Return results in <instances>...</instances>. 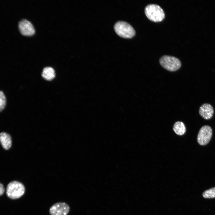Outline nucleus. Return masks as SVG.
I'll use <instances>...</instances> for the list:
<instances>
[{"label": "nucleus", "mask_w": 215, "mask_h": 215, "mask_svg": "<svg viewBox=\"0 0 215 215\" xmlns=\"http://www.w3.org/2000/svg\"><path fill=\"white\" fill-rule=\"evenodd\" d=\"M25 188L21 182L13 181L10 182L7 185L6 189V194L9 198L12 199L19 198L24 194Z\"/></svg>", "instance_id": "f257e3e1"}, {"label": "nucleus", "mask_w": 215, "mask_h": 215, "mask_svg": "<svg viewBox=\"0 0 215 215\" xmlns=\"http://www.w3.org/2000/svg\"><path fill=\"white\" fill-rule=\"evenodd\" d=\"M145 14L148 18L154 22L162 21L165 17V13L162 8L158 5L150 4L145 9Z\"/></svg>", "instance_id": "f03ea898"}, {"label": "nucleus", "mask_w": 215, "mask_h": 215, "mask_svg": "<svg viewBox=\"0 0 215 215\" xmlns=\"http://www.w3.org/2000/svg\"><path fill=\"white\" fill-rule=\"evenodd\" d=\"M114 27L116 33L123 38H131L135 34L133 28L130 24L125 21L117 22L115 24Z\"/></svg>", "instance_id": "7ed1b4c3"}, {"label": "nucleus", "mask_w": 215, "mask_h": 215, "mask_svg": "<svg viewBox=\"0 0 215 215\" xmlns=\"http://www.w3.org/2000/svg\"><path fill=\"white\" fill-rule=\"evenodd\" d=\"M159 63L163 67L170 71L177 70L181 65L179 59L175 57L168 55L162 56L159 59Z\"/></svg>", "instance_id": "20e7f679"}, {"label": "nucleus", "mask_w": 215, "mask_h": 215, "mask_svg": "<svg viewBox=\"0 0 215 215\" xmlns=\"http://www.w3.org/2000/svg\"><path fill=\"white\" fill-rule=\"evenodd\" d=\"M212 135V130L208 125L202 126L200 129L197 137V141L201 145L207 144L210 142Z\"/></svg>", "instance_id": "39448f33"}, {"label": "nucleus", "mask_w": 215, "mask_h": 215, "mask_svg": "<svg viewBox=\"0 0 215 215\" xmlns=\"http://www.w3.org/2000/svg\"><path fill=\"white\" fill-rule=\"evenodd\" d=\"M70 210V206L67 203L58 202L50 207L49 211L51 215H67Z\"/></svg>", "instance_id": "423d86ee"}, {"label": "nucleus", "mask_w": 215, "mask_h": 215, "mask_svg": "<svg viewBox=\"0 0 215 215\" xmlns=\"http://www.w3.org/2000/svg\"><path fill=\"white\" fill-rule=\"evenodd\" d=\"M18 28L20 33L25 36H31L35 31L31 23L25 19L21 20L18 23Z\"/></svg>", "instance_id": "0eeeda50"}, {"label": "nucleus", "mask_w": 215, "mask_h": 215, "mask_svg": "<svg viewBox=\"0 0 215 215\" xmlns=\"http://www.w3.org/2000/svg\"><path fill=\"white\" fill-rule=\"evenodd\" d=\"M199 113L200 116L204 119L208 120L213 116L214 110L211 105L208 103H204L199 108Z\"/></svg>", "instance_id": "6e6552de"}, {"label": "nucleus", "mask_w": 215, "mask_h": 215, "mask_svg": "<svg viewBox=\"0 0 215 215\" xmlns=\"http://www.w3.org/2000/svg\"><path fill=\"white\" fill-rule=\"evenodd\" d=\"M0 140L3 148L5 150L9 149L12 145L11 138L8 134L2 132L0 133Z\"/></svg>", "instance_id": "1a4fd4ad"}, {"label": "nucleus", "mask_w": 215, "mask_h": 215, "mask_svg": "<svg viewBox=\"0 0 215 215\" xmlns=\"http://www.w3.org/2000/svg\"><path fill=\"white\" fill-rule=\"evenodd\" d=\"M41 75L43 79L46 80L50 81L55 77V73L54 69L50 67H47L43 69Z\"/></svg>", "instance_id": "9d476101"}, {"label": "nucleus", "mask_w": 215, "mask_h": 215, "mask_svg": "<svg viewBox=\"0 0 215 215\" xmlns=\"http://www.w3.org/2000/svg\"><path fill=\"white\" fill-rule=\"evenodd\" d=\"M173 129L177 135L181 136L184 134L186 131V128L184 123L180 121L176 122L174 124Z\"/></svg>", "instance_id": "9b49d317"}, {"label": "nucleus", "mask_w": 215, "mask_h": 215, "mask_svg": "<svg viewBox=\"0 0 215 215\" xmlns=\"http://www.w3.org/2000/svg\"><path fill=\"white\" fill-rule=\"evenodd\" d=\"M203 196L205 198H215V187L205 191L202 194Z\"/></svg>", "instance_id": "f8f14e48"}, {"label": "nucleus", "mask_w": 215, "mask_h": 215, "mask_svg": "<svg viewBox=\"0 0 215 215\" xmlns=\"http://www.w3.org/2000/svg\"><path fill=\"white\" fill-rule=\"evenodd\" d=\"M6 104V96L4 92L1 91L0 92V111L1 112L4 108Z\"/></svg>", "instance_id": "ddd939ff"}, {"label": "nucleus", "mask_w": 215, "mask_h": 215, "mask_svg": "<svg viewBox=\"0 0 215 215\" xmlns=\"http://www.w3.org/2000/svg\"><path fill=\"white\" fill-rule=\"evenodd\" d=\"M5 191L4 188L3 184H0V196H2L4 194Z\"/></svg>", "instance_id": "4468645a"}]
</instances>
